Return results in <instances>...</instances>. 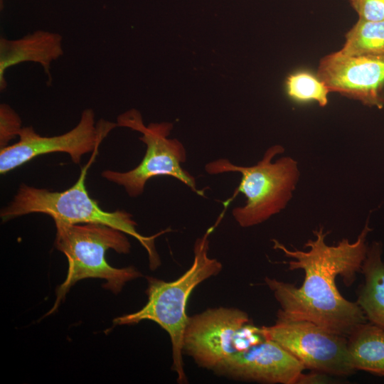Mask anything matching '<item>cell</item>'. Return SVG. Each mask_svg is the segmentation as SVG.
I'll use <instances>...</instances> for the list:
<instances>
[{
  "label": "cell",
  "instance_id": "cell-1",
  "mask_svg": "<svg viewBox=\"0 0 384 384\" xmlns=\"http://www.w3.org/2000/svg\"><path fill=\"white\" fill-rule=\"evenodd\" d=\"M372 231L367 220L356 241L343 238L335 245H328L323 227L314 230L315 239L304 245L306 251L292 250L275 239L273 248L291 258L285 262L289 270H302L304 278L300 287L266 277L265 284L279 303L277 316L295 320H306L334 334L348 337L367 319L356 302L346 299L336 283L341 277L346 286H351L361 272L368 246L366 238Z\"/></svg>",
  "mask_w": 384,
  "mask_h": 384
},
{
  "label": "cell",
  "instance_id": "cell-2",
  "mask_svg": "<svg viewBox=\"0 0 384 384\" xmlns=\"http://www.w3.org/2000/svg\"><path fill=\"white\" fill-rule=\"evenodd\" d=\"M215 226L196 239L193 247V261L178 279L166 282L147 277V302L139 311L124 314L113 320L114 325H133L144 320L159 324L169 334L172 346V370L179 383H187L183 361V336L188 322L186 306L193 289L201 282L218 274L223 265L208 255L209 237Z\"/></svg>",
  "mask_w": 384,
  "mask_h": 384
},
{
  "label": "cell",
  "instance_id": "cell-3",
  "mask_svg": "<svg viewBox=\"0 0 384 384\" xmlns=\"http://www.w3.org/2000/svg\"><path fill=\"white\" fill-rule=\"evenodd\" d=\"M97 151V149L94 151L89 162L82 169L78 181L70 188L63 191H50L21 184L13 201L1 210L0 216L3 221H6L18 216L40 213L50 216L54 222L96 223L112 227L137 240L148 253L150 268L155 270L161 261L155 249L154 240L170 229L152 236H144L137 230V224L132 214L122 210L105 211L99 206L89 196L85 187L87 171Z\"/></svg>",
  "mask_w": 384,
  "mask_h": 384
},
{
  "label": "cell",
  "instance_id": "cell-4",
  "mask_svg": "<svg viewBox=\"0 0 384 384\" xmlns=\"http://www.w3.org/2000/svg\"><path fill=\"white\" fill-rule=\"evenodd\" d=\"M55 246L68 259V274L58 287L53 307L56 310L65 294L77 282L87 278L106 281L104 287L118 294L127 282L142 277L135 267L116 268L105 258L108 250L127 254L131 245L126 233L112 227L96 223L69 224L55 221Z\"/></svg>",
  "mask_w": 384,
  "mask_h": 384
},
{
  "label": "cell",
  "instance_id": "cell-5",
  "mask_svg": "<svg viewBox=\"0 0 384 384\" xmlns=\"http://www.w3.org/2000/svg\"><path fill=\"white\" fill-rule=\"evenodd\" d=\"M279 144L269 147L262 158L251 166L235 165L228 159L220 158L208 163L206 171L210 175L239 172L241 180L226 207L240 193L247 198L245 204L235 207L232 213L240 227L249 228L260 224L284 209L291 200L299 178L297 161L284 156L272 161L274 156L284 153Z\"/></svg>",
  "mask_w": 384,
  "mask_h": 384
},
{
  "label": "cell",
  "instance_id": "cell-6",
  "mask_svg": "<svg viewBox=\"0 0 384 384\" xmlns=\"http://www.w3.org/2000/svg\"><path fill=\"white\" fill-rule=\"evenodd\" d=\"M117 124L141 132L142 136L139 139L146 149L142 161L133 169L125 172L105 170L101 174L103 178L123 186L132 198L144 192L150 178L160 176L175 178L198 195L203 196V191L197 188L196 178L181 166L186 161L184 146L176 139L168 138L173 128L171 123H150L145 126L141 114L131 110L119 115Z\"/></svg>",
  "mask_w": 384,
  "mask_h": 384
},
{
  "label": "cell",
  "instance_id": "cell-7",
  "mask_svg": "<svg viewBox=\"0 0 384 384\" xmlns=\"http://www.w3.org/2000/svg\"><path fill=\"white\" fill-rule=\"evenodd\" d=\"M265 338L260 327L238 308L215 307L188 316L183 336V353L196 363L213 370L223 360Z\"/></svg>",
  "mask_w": 384,
  "mask_h": 384
},
{
  "label": "cell",
  "instance_id": "cell-8",
  "mask_svg": "<svg viewBox=\"0 0 384 384\" xmlns=\"http://www.w3.org/2000/svg\"><path fill=\"white\" fill-rule=\"evenodd\" d=\"M261 332L291 353L305 369L333 376H346L354 370L348 350L347 338L306 320L277 316L271 326H262Z\"/></svg>",
  "mask_w": 384,
  "mask_h": 384
},
{
  "label": "cell",
  "instance_id": "cell-9",
  "mask_svg": "<svg viewBox=\"0 0 384 384\" xmlns=\"http://www.w3.org/2000/svg\"><path fill=\"white\" fill-rule=\"evenodd\" d=\"M117 123L104 120L95 123L92 109L82 111L78 124L60 135L42 137L33 127H24L19 133V140L1 149L0 173L5 174L33 158L50 153L63 152L79 164L83 155L98 149L102 141Z\"/></svg>",
  "mask_w": 384,
  "mask_h": 384
},
{
  "label": "cell",
  "instance_id": "cell-10",
  "mask_svg": "<svg viewBox=\"0 0 384 384\" xmlns=\"http://www.w3.org/2000/svg\"><path fill=\"white\" fill-rule=\"evenodd\" d=\"M316 76L330 92L384 107V55L352 56L338 50L320 60Z\"/></svg>",
  "mask_w": 384,
  "mask_h": 384
},
{
  "label": "cell",
  "instance_id": "cell-11",
  "mask_svg": "<svg viewBox=\"0 0 384 384\" xmlns=\"http://www.w3.org/2000/svg\"><path fill=\"white\" fill-rule=\"evenodd\" d=\"M304 370L295 357L267 338L230 356L213 369L235 380L279 384H297Z\"/></svg>",
  "mask_w": 384,
  "mask_h": 384
},
{
  "label": "cell",
  "instance_id": "cell-12",
  "mask_svg": "<svg viewBox=\"0 0 384 384\" xmlns=\"http://www.w3.org/2000/svg\"><path fill=\"white\" fill-rule=\"evenodd\" d=\"M64 53L63 37L58 33L35 31L19 38H0V90L7 87L6 70L25 62L38 63L51 82L50 65Z\"/></svg>",
  "mask_w": 384,
  "mask_h": 384
},
{
  "label": "cell",
  "instance_id": "cell-13",
  "mask_svg": "<svg viewBox=\"0 0 384 384\" xmlns=\"http://www.w3.org/2000/svg\"><path fill=\"white\" fill-rule=\"evenodd\" d=\"M383 245L373 242L368 247L361 272L364 277L356 302L367 321L384 329V262Z\"/></svg>",
  "mask_w": 384,
  "mask_h": 384
},
{
  "label": "cell",
  "instance_id": "cell-14",
  "mask_svg": "<svg viewBox=\"0 0 384 384\" xmlns=\"http://www.w3.org/2000/svg\"><path fill=\"white\" fill-rule=\"evenodd\" d=\"M355 370L384 377V329L370 323L358 325L347 337Z\"/></svg>",
  "mask_w": 384,
  "mask_h": 384
},
{
  "label": "cell",
  "instance_id": "cell-15",
  "mask_svg": "<svg viewBox=\"0 0 384 384\" xmlns=\"http://www.w3.org/2000/svg\"><path fill=\"white\" fill-rule=\"evenodd\" d=\"M347 55H383L384 21H370L358 18L346 33L338 50Z\"/></svg>",
  "mask_w": 384,
  "mask_h": 384
},
{
  "label": "cell",
  "instance_id": "cell-16",
  "mask_svg": "<svg viewBox=\"0 0 384 384\" xmlns=\"http://www.w3.org/2000/svg\"><path fill=\"white\" fill-rule=\"evenodd\" d=\"M285 85L288 95L296 101H314L321 107L328 103L329 89L316 75L309 72L299 71L289 75Z\"/></svg>",
  "mask_w": 384,
  "mask_h": 384
},
{
  "label": "cell",
  "instance_id": "cell-17",
  "mask_svg": "<svg viewBox=\"0 0 384 384\" xmlns=\"http://www.w3.org/2000/svg\"><path fill=\"white\" fill-rule=\"evenodd\" d=\"M21 119L8 104L0 105V146L3 149L19 135L22 129Z\"/></svg>",
  "mask_w": 384,
  "mask_h": 384
},
{
  "label": "cell",
  "instance_id": "cell-18",
  "mask_svg": "<svg viewBox=\"0 0 384 384\" xmlns=\"http://www.w3.org/2000/svg\"><path fill=\"white\" fill-rule=\"evenodd\" d=\"M358 15V18L379 21H384V0H348Z\"/></svg>",
  "mask_w": 384,
  "mask_h": 384
},
{
  "label": "cell",
  "instance_id": "cell-19",
  "mask_svg": "<svg viewBox=\"0 0 384 384\" xmlns=\"http://www.w3.org/2000/svg\"><path fill=\"white\" fill-rule=\"evenodd\" d=\"M335 379L333 378V375L319 372L311 370L309 373H304L300 375L297 384H310V383H335Z\"/></svg>",
  "mask_w": 384,
  "mask_h": 384
}]
</instances>
